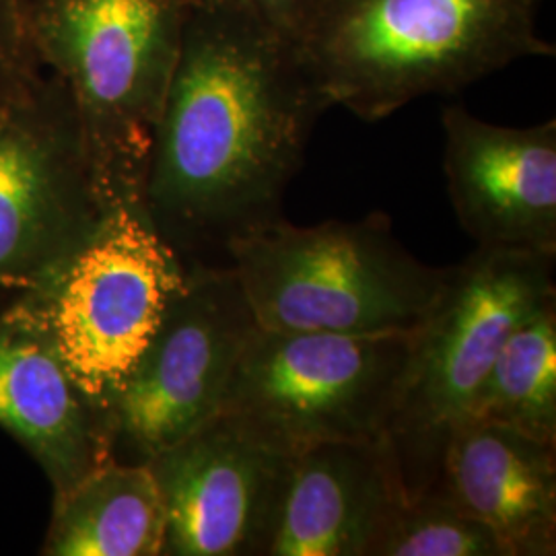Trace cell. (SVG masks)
<instances>
[{"instance_id":"8fae6325","label":"cell","mask_w":556,"mask_h":556,"mask_svg":"<svg viewBox=\"0 0 556 556\" xmlns=\"http://www.w3.org/2000/svg\"><path fill=\"white\" fill-rule=\"evenodd\" d=\"M441 126L447 194L478 248L556 256L555 119L509 128L447 105Z\"/></svg>"},{"instance_id":"5bb4252c","label":"cell","mask_w":556,"mask_h":556,"mask_svg":"<svg viewBox=\"0 0 556 556\" xmlns=\"http://www.w3.org/2000/svg\"><path fill=\"white\" fill-rule=\"evenodd\" d=\"M507 556L556 555V445L497 422H466L433 482ZM431 484V486H433Z\"/></svg>"},{"instance_id":"4fadbf2b","label":"cell","mask_w":556,"mask_h":556,"mask_svg":"<svg viewBox=\"0 0 556 556\" xmlns=\"http://www.w3.org/2000/svg\"><path fill=\"white\" fill-rule=\"evenodd\" d=\"M0 431L40 466L54 495L114 459L110 418L80 392L52 346L9 316H0Z\"/></svg>"},{"instance_id":"2e32d148","label":"cell","mask_w":556,"mask_h":556,"mask_svg":"<svg viewBox=\"0 0 556 556\" xmlns=\"http://www.w3.org/2000/svg\"><path fill=\"white\" fill-rule=\"evenodd\" d=\"M468 422H497L556 445V299L505 340Z\"/></svg>"},{"instance_id":"9c48e42d","label":"cell","mask_w":556,"mask_h":556,"mask_svg":"<svg viewBox=\"0 0 556 556\" xmlns=\"http://www.w3.org/2000/svg\"><path fill=\"white\" fill-rule=\"evenodd\" d=\"M101 217L75 105L43 71L0 116V314L59 268Z\"/></svg>"},{"instance_id":"7c38bea8","label":"cell","mask_w":556,"mask_h":556,"mask_svg":"<svg viewBox=\"0 0 556 556\" xmlns=\"http://www.w3.org/2000/svg\"><path fill=\"white\" fill-rule=\"evenodd\" d=\"M406 498L388 435L314 445L291 456L268 556H374Z\"/></svg>"},{"instance_id":"5b68a950","label":"cell","mask_w":556,"mask_h":556,"mask_svg":"<svg viewBox=\"0 0 556 556\" xmlns=\"http://www.w3.org/2000/svg\"><path fill=\"white\" fill-rule=\"evenodd\" d=\"M188 264L144 206L103 213L79 248L0 316L34 328L112 425V406L167 316ZM114 435V433H112Z\"/></svg>"},{"instance_id":"7a4b0ae2","label":"cell","mask_w":556,"mask_h":556,"mask_svg":"<svg viewBox=\"0 0 556 556\" xmlns=\"http://www.w3.org/2000/svg\"><path fill=\"white\" fill-rule=\"evenodd\" d=\"M542 0H326L301 50L330 105L363 122L450 96L521 59L555 56Z\"/></svg>"},{"instance_id":"3957f363","label":"cell","mask_w":556,"mask_h":556,"mask_svg":"<svg viewBox=\"0 0 556 556\" xmlns=\"http://www.w3.org/2000/svg\"><path fill=\"white\" fill-rule=\"evenodd\" d=\"M197 0H34L43 71L75 105L101 211L144 206L149 163Z\"/></svg>"},{"instance_id":"d6986e66","label":"cell","mask_w":556,"mask_h":556,"mask_svg":"<svg viewBox=\"0 0 556 556\" xmlns=\"http://www.w3.org/2000/svg\"><path fill=\"white\" fill-rule=\"evenodd\" d=\"M252 11L287 40L303 43L326 0H231Z\"/></svg>"},{"instance_id":"52a82bcc","label":"cell","mask_w":556,"mask_h":556,"mask_svg":"<svg viewBox=\"0 0 556 556\" xmlns=\"http://www.w3.org/2000/svg\"><path fill=\"white\" fill-rule=\"evenodd\" d=\"M413 334L273 332L258 328L219 415L285 456L330 441L386 435Z\"/></svg>"},{"instance_id":"30bf717a","label":"cell","mask_w":556,"mask_h":556,"mask_svg":"<svg viewBox=\"0 0 556 556\" xmlns=\"http://www.w3.org/2000/svg\"><path fill=\"white\" fill-rule=\"evenodd\" d=\"M165 507V556H268L291 456L217 415L147 462Z\"/></svg>"},{"instance_id":"ac0fdd59","label":"cell","mask_w":556,"mask_h":556,"mask_svg":"<svg viewBox=\"0 0 556 556\" xmlns=\"http://www.w3.org/2000/svg\"><path fill=\"white\" fill-rule=\"evenodd\" d=\"M34 0H0V116L43 73L31 38Z\"/></svg>"},{"instance_id":"6da1fadb","label":"cell","mask_w":556,"mask_h":556,"mask_svg":"<svg viewBox=\"0 0 556 556\" xmlns=\"http://www.w3.org/2000/svg\"><path fill=\"white\" fill-rule=\"evenodd\" d=\"M330 101L301 46L231 0H197L161 114L144 211L186 264H225L282 202Z\"/></svg>"},{"instance_id":"8992f818","label":"cell","mask_w":556,"mask_h":556,"mask_svg":"<svg viewBox=\"0 0 556 556\" xmlns=\"http://www.w3.org/2000/svg\"><path fill=\"white\" fill-rule=\"evenodd\" d=\"M555 258L477 248L450 268L435 307L413 332L386 429L408 497L435 482L443 452L468 422L505 340L556 299Z\"/></svg>"},{"instance_id":"e0dca14e","label":"cell","mask_w":556,"mask_h":556,"mask_svg":"<svg viewBox=\"0 0 556 556\" xmlns=\"http://www.w3.org/2000/svg\"><path fill=\"white\" fill-rule=\"evenodd\" d=\"M374 556H507L503 544L439 486L406 498Z\"/></svg>"},{"instance_id":"ba28073f","label":"cell","mask_w":556,"mask_h":556,"mask_svg":"<svg viewBox=\"0 0 556 556\" xmlns=\"http://www.w3.org/2000/svg\"><path fill=\"white\" fill-rule=\"evenodd\" d=\"M256 330L227 264H188L181 293L112 406L114 457L149 462L217 417Z\"/></svg>"},{"instance_id":"9a60e30c","label":"cell","mask_w":556,"mask_h":556,"mask_svg":"<svg viewBox=\"0 0 556 556\" xmlns=\"http://www.w3.org/2000/svg\"><path fill=\"white\" fill-rule=\"evenodd\" d=\"M165 507L147 462L110 459L54 495L46 556H163Z\"/></svg>"},{"instance_id":"277c9868","label":"cell","mask_w":556,"mask_h":556,"mask_svg":"<svg viewBox=\"0 0 556 556\" xmlns=\"http://www.w3.org/2000/svg\"><path fill=\"white\" fill-rule=\"evenodd\" d=\"M256 324L273 332L413 334L450 268L425 264L386 213L298 227L282 219L227 248Z\"/></svg>"}]
</instances>
